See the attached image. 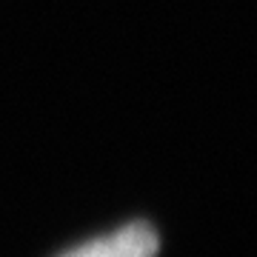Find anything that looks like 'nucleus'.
Returning <instances> with one entry per match:
<instances>
[{
	"instance_id": "1",
	"label": "nucleus",
	"mask_w": 257,
	"mask_h": 257,
	"mask_svg": "<svg viewBox=\"0 0 257 257\" xmlns=\"http://www.w3.org/2000/svg\"><path fill=\"white\" fill-rule=\"evenodd\" d=\"M157 248L160 240L149 223H128L111 234L69 248L60 257H157Z\"/></svg>"
}]
</instances>
